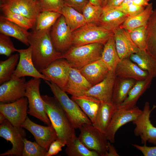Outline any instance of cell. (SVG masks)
I'll list each match as a JSON object with an SVG mask.
<instances>
[{"mask_svg":"<svg viewBox=\"0 0 156 156\" xmlns=\"http://www.w3.org/2000/svg\"><path fill=\"white\" fill-rule=\"evenodd\" d=\"M50 29H35L29 32L28 36L34 65L41 73L52 62L62 58V54L57 52L53 45L50 36Z\"/></svg>","mask_w":156,"mask_h":156,"instance_id":"cell-1","label":"cell"},{"mask_svg":"<svg viewBox=\"0 0 156 156\" xmlns=\"http://www.w3.org/2000/svg\"><path fill=\"white\" fill-rule=\"evenodd\" d=\"M45 111L57 135V140L65 145L76 136L73 126L62 107L55 98L42 96Z\"/></svg>","mask_w":156,"mask_h":156,"instance_id":"cell-2","label":"cell"},{"mask_svg":"<svg viewBox=\"0 0 156 156\" xmlns=\"http://www.w3.org/2000/svg\"><path fill=\"white\" fill-rule=\"evenodd\" d=\"M104 45L94 43L78 46H73L62 54L71 67L79 69L101 58Z\"/></svg>","mask_w":156,"mask_h":156,"instance_id":"cell-3","label":"cell"},{"mask_svg":"<svg viewBox=\"0 0 156 156\" xmlns=\"http://www.w3.org/2000/svg\"><path fill=\"white\" fill-rule=\"evenodd\" d=\"M54 97L61 104L75 129L85 124H92L87 115L79 106L68 96L66 92L53 82L45 81Z\"/></svg>","mask_w":156,"mask_h":156,"instance_id":"cell-4","label":"cell"},{"mask_svg":"<svg viewBox=\"0 0 156 156\" xmlns=\"http://www.w3.org/2000/svg\"><path fill=\"white\" fill-rule=\"evenodd\" d=\"M114 35L113 31L93 23H86L72 32V45L78 46L100 43L104 45Z\"/></svg>","mask_w":156,"mask_h":156,"instance_id":"cell-5","label":"cell"},{"mask_svg":"<svg viewBox=\"0 0 156 156\" xmlns=\"http://www.w3.org/2000/svg\"><path fill=\"white\" fill-rule=\"evenodd\" d=\"M41 79L33 78L26 82L25 97L28 101L29 109L27 113L49 126L51 125L44 109L40 94Z\"/></svg>","mask_w":156,"mask_h":156,"instance_id":"cell-6","label":"cell"},{"mask_svg":"<svg viewBox=\"0 0 156 156\" xmlns=\"http://www.w3.org/2000/svg\"><path fill=\"white\" fill-rule=\"evenodd\" d=\"M79 129L78 137L88 149L97 152L100 156H105L107 152L108 141L105 134L92 124H85Z\"/></svg>","mask_w":156,"mask_h":156,"instance_id":"cell-7","label":"cell"},{"mask_svg":"<svg viewBox=\"0 0 156 156\" xmlns=\"http://www.w3.org/2000/svg\"><path fill=\"white\" fill-rule=\"evenodd\" d=\"M23 128L14 126L6 119L0 124V137L12 144L11 149L1 154L0 156H22L24 147L23 139L26 135Z\"/></svg>","mask_w":156,"mask_h":156,"instance_id":"cell-8","label":"cell"},{"mask_svg":"<svg viewBox=\"0 0 156 156\" xmlns=\"http://www.w3.org/2000/svg\"><path fill=\"white\" fill-rule=\"evenodd\" d=\"M156 107L155 106L151 109L149 102H146L141 114L132 122L135 126L134 130L135 135L140 137L141 143L144 145L148 141L156 145V127L151 124L150 119L151 112Z\"/></svg>","mask_w":156,"mask_h":156,"instance_id":"cell-9","label":"cell"},{"mask_svg":"<svg viewBox=\"0 0 156 156\" xmlns=\"http://www.w3.org/2000/svg\"><path fill=\"white\" fill-rule=\"evenodd\" d=\"M72 32L61 15L50 31L52 42L57 52L62 53L70 47L72 45Z\"/></svg>","mask_w":156,"mask_h":156,"instance_id":"cell-10","label":"cell"},{"mask_svg":"<svg viewBox=\"0 0 156 156\" xmlns=\"http://www.w3.org/2000/svg\"><path fill=\"white\" fill-rule=\"evenodd\" d=\"M28 104L26 97L11 103H1L0 112L13 126L20 127L27 117Z\"/></svg>","mask_w":156,"mask_h":156,"instance_id":"cell-11","label":"cell"},{"mask_svg":"<svg viewBox=\"0 0 156 156\" xmlns=\"http://www.w3.org/2000/svg\"><path fill=\"white\" fill-rule=\"evenodd\" d=\"M142 112V110L136 106L129 109L117 108L105 133L108 140L114 143L116 133L119 129L126 124L135 120Z\"/></svg>","mask_w":156,"mask_h":156,"instance_id":"cell-12","label":"cell"},{"mask_svg":"<svg viewBox=\"0 0 156 156\" xmlns=\"http://www.w3.org/2000/svg\"><path fill=\"white\" fill-rule=\"evenodd\" d=\"M21 127L30 132L36 142L47 151L51 144L57 139L56 132L51 125L47 126L37 124L27 117Z\"/></svg>","mask_w":156,"mask_h":156,"instance_id":"cell-13","label":"cell"},{"mask_svg":"<svg viewBox=\"0 0 156 156\" xmlns=\"http://www.w3.org/2000/svg\"><path fill=\"white\" fill-rule=\"evenodd\" d=\"M19 55L18 64L12 77L17 78L30 76L49 81L48 78L39 72L35 66L32 60L30 46L25 49H17Z\"/></svg>","mask_w":156,"mask_h":156,"instance_id":"cell-14","label":"cell"},{"mask_svg":"<svg viewBox=\"0 0 156 156\" xmlns=\"http://www.w3.org/2000/svg\"><path fill=\"white\" fill-rule=\"evenodd\" d=\"M0 8L7 9L31 20L35 24L39 12L37 0H0Z\"/></svg>","mask_w":156,"mask_h":156,"instance_id":"cell-15","label":"cell"},{"mask_svg":"<svg viewBox=\"0 0 156 156\" xmlns=\"http://www.w3.org/2000/svg\"><path fill=\"white\" fill-rule=\"evenodd\" d=\"M70 67L66 59H59L52 62L41 73L63 90L67 82Z\"/></svg>","mask_w":156,"mask_h":156,"instance_id":"cell-16","label":"cell"},{"mask_svg":"<svg viewBox=\"0 0 156 156\" xmlns=\"http://www.w3.org/2000/svg\"><path fill=\"white\" fill-rule=\"evenodd\" d=\"M26 82L24 77H12L0 86V101L4 103L14 102L25 97Z\"/></svg>","mask_w":156,"mask_h":156,"instance_id":"cell-17","label":"cell"},{"mask_svg":"<svg viewBox=\"0 0 156 156\" xmlns=\"http://www.w3.org/2000/svg\"><path fill=\"white\" fill-rule=\"evenodd\" d=\"M93 86L79 70L70 66L67 83L63 90L72 96L85 95Z\"/></svg>","mask_w":156,"mask_h":156,"instance_id":"cell-18","label":"cell"},{"mask_svg":"<svg viewBox=\"0 0 156 156\" xmlns=\"http://www.w3.org/2000/svg\"><path fill=\"white\" fill-rule=\"evenodd\" d=\"M116 77L114 72L109 71L104 79L93 86L85 95L93 96L101 102H112L113 88Z\"/></svg>","mask_w":156,"mask_h":156,"instance_id":"cell-19","label":"cell"},{"mask_svg":"<svg viewBox=\"0 0 156 156\" xmlns=\"http://www.w3.org/2000/svg\"><path fill=\"white\" fill-rule=\"evenodd\" d=\"M113 31L116 49L121 60L129 57L139 50L126 30L119 27Z\"/></svg>","mask_w":156,"mask_h":156,"instance_id":"cell-20","label":"cell"},{"mask_svg":"<svg viewBox=\"0 0 156 156\" xmlns=\"http://www.w3.org/2000/svg\"><path fill=\"white\" fill-rule=\"evenodd\" d=\"M114 73L116 77L133 79L136 81L144 80L149 75L147 71L141 69L129 57L120 60L116 66Z\"/></svg>","mask_w":156,"mask_h":156,"instance_id":"cell-21","label":"cell"},{"mask_svg":"<svg viewBox=\"0 0 156 156\" xmlns=\"http://www.w3.org/2000/svg\"><path fill=\"white\" fill-rule=\"evenodd\" d=\"M78 70L92 86L104 79L109 71L107 66L101 59L92 62Z\"/></svg>","mask_w":156,"mask_h":156,"instance_id":"cell-22","label":"cell"},{"mask_svg":"<svg viewBox=\"0 0 156 156\" xmlns=\"http://www.w3.org/2000/svg\"><path fill=\"white\" fill-rule=\"evenodd\" d=\"M128 15L115 8H103V11L97 24L106 29L113 31L119 27Z\"/></svg>","mask_w":156,"mask_h":156,"instance_id":"cell-23","label":"cell"},{"mask_svg":"<svg viewBox=\"0 0 156 156\" xmlns=\"http://www.w3.org/2000/svg\"><path fill=\"white\" fill-rule=\"evenodd\" d=\"M153 79L148 75L144 80L136 81L129 91L126 99L117 108L129 109L136 107L137 102L140 97L150 87Z\"/></svg>","mask_w":156,"mask_h":156,"instance_id":"cell-24","label":"cell"},{"mask_svg":"<svg viewBox=\"0 0 156 156\" xmlns=\"http://www.w3.org/2000/svg\"><path fill=\"white\" fill-rule=\"evenodd\" d=\"M0 32L1 34L13 37L29 46L28 36L29 32L28 30L8 20L2 15L0 16Z\"/></svg>","mask_w":156,"mask_h":156,"instance_id":"cell-25","label":"cell"},{"mask_svg":"<svg viewBox=\"0 0 156 156\" xmlns=\"http://www.w3.org/2000/svg\"><path fill=\"white\" fill-rule=\"evenodd\" d=\"M136 81L133 79L116 77L112 101L115 107H117L124 101Z\"/></svg>","mask_w":156,"mask_h":156,"instance_id":"cell-26","label":"cell"},{"mask_svg":"<svg viewBox=\"0 0 156 156\" xmlns=\"http://www.w3.org/2000/svg\"><path fill=\"white\" fill-rule=\"evenodd\" d=\"M116 108L112 102H101L93 125L105 133Z\"/></svg>","mask_w":156,"mask_h":156,"instance_id":"cell-27","label":"cell"},{"mask_svg":"<svg viewBox=\"0 0 156 156\" xmlns=\"http://www.w3.org/2000/svg\"><path fill=\"white\" fill-rule=\"evenodd\" d=\"M71 99L79 106L93 124L101 101L93 96L85 95L78 96H71Z\"/></svg>","mask_w":156,"mask_h":156,"instance_id":"cell-28","label":"cell"},{"mask_svg":"<svg viewBox=\"0 0 156 156\" xmlns=\"http://www.w3.org/2000/svg\"><path fill=\"white\" fill-rule=\"evenodd\" d=\"M129 58L141 69L147 71L153 78L156 77V59L145 50L139 49L137 52L131 54Z\"/></svg>","mask_w":156,"mask_h":156,"instance_id":"cell-29","label":"cell"},{"mask_svg":"<svg viewBox=\"0 0 156 156\" xmlns=\"http://www.w3.org/2000/svg\"><path fill=\"white\" fill-rule=\"evenodd\" d=\"M101 59L109 71L114 73L116 66L121 60L116 49L114 35L104 45Z\"/></svg>","mask_w":156,"mask_h":156,"instance_id":"cell-30","label":"cell"},{"mask_svg":"<svg viewBox=\"0 0 156 156\" xmlns=\"http://www.w3.org/2000/svg\"><path fill=\"white\" fill-rule=\"evenodd\" d=\"M153 10V3H150L141 13L133 17H128L120 27L130 32L146 26Z\"/></svg>","mask_w":156,"mask_h":156,"instance_id":"cell-31","label":"cell"},{"mask_svg":"<svg viewBox=\"0 0 156 156\" xmlns=\"http://www.w3.org/2000/svg\"><path fill=\"white\" fill-rule=\"evenodd\" d=\"M146 51L156 59V9L153 10L146 25Z\"/></svg>","mask_w":156,"mask_h":156,"instance_id":"cell-32","label":"cell"},{"mask_svg":"<svg viewBox=\"0 0 156 156\" xmlns=\"http://www.w3.org/2000/svg\"><path fill=\"white\" fill-rule=\"evenodd\" d=\"M61 14L72 32L86 23L81 13L66 5L62 8Z\"/></svg>","mask_w":156,"mask_h":156,"instance_id":"cell-33","label":"cell"},{"mask_svg":"<svg viewBox=\"0 0 156 156\" xmlns=\"http://www.w3.org/2000/svg\"><path fill=\"white\" fill-rule=\"evenodd\" d=\"M19 59V53L10 55L7 60L0 61V84L10 80L16 68Z\"/></svg>","mask_w":156,"mask_h":156,"instance_id":"cell-34","label":"cell"},{"mask_svg":"<svg viewBox=\"0 0 156 156\" xmlns=\"http://www.w3.org/2000/svg\"><path fill=\"white\" fill-rule=\"evenodd\" d=\"M66 146L65 151L68 156H100L96 152L87 148L76 136Z\"/></svg>","mask_w":156,"mask_h":156,"instance_id":"cell-35","label":"cell"},{"mask_svg":"<svg viewBox=\"0 0 156 156\" xmlns=\"http://www.w3.org/2000/svg\"><path fill=\"white\" fill-rule=\"evenodd\" d=\"M61 15L59 12L52 11L39 12L36 19L35 29L44 30L51 29Z\"/></svg>","mask_w":156,"mask_h":156,"instance_id":"cell-36","label":"cell"},{"mask_svg":"<svg viewBox=\"0 0 156 156\" xmlns=\"http://www.w3.org/2000/svg\"><path fill=\"white\" fill-rule=\"evenodd\" d=\"M2 15L6 19L20 26L27 30L32 29L35 26V23L32 21L25 17L12 12L7 9H1Z\"/></svg>","mask_w":156,"mask_h":156,"instance_id":"cell-37","label":"cell"},{"mask_svg":"<svg viewBox=\"0 0 156 156\" xmlns=\"http://www.w3.org/2000/svg\"><path fill=\"white\" fill-rule=\"evenodd\" d=\"M103 11V8L92 4L89 1L84 6L82 14L86 23L97 24Z\"/></svg>","mask_w":156,"mask_h":156,"instance_id":"cell-38","label":"cell"},{"mask_svg":"<svg viewBox=\"0 0 156 156\" xmlns=\"http://www.w3.org/2000/svg\"><path fill=\"white\" fill-rule=\"evenodd\" d=\"M22 156H45L47 151L36 142H31L25 138Z\"/></svg>","mask_w":156,"mask_h":156,"instance_id":"cell-39","label":"cell"},{"mask_svg":"<svg viewBox=\"0 0 156 156\" xmlns=\"http://www.w3.org/2000/svg\"><path fill=\"white\" fill-rule=\"evenodd\" d=\"M131 38L140 49L146 50V25L128 32Z\"/></svg>","mask_w":156,"mask_h":156,"instance_id":"cell-40","label":"cell"},{"mask_svg":"<svg viewBox=\"0 0 156 156\" xmlns=\"http://www.w3.org/2000/svg\"><path fill=\"white\" fill-rule=\"evenodd\" d=\"M37 0L39 12L48 11L61 14L62 8L65 5L63 0Z\"/></svg>","mask_w":156,"mask_h":156,"instance_id":"cell-41","label":"cell"},{"mask_svg":"<svg viewBox=\"0 0 156 156\" xmlns=\"http://www.w3.org/2000/svg\"><path fill=\"white\" fill-rule=\"evenodd\" d=\"M17 50L9 36L0 33V55L9 57L12 53L17 51Z\"/></svg>","mask_w":156,"mask_h":156,"instance_id":"cell-42","label":"cell"},{"mask_svg":"<svg viewBox=\"0 0 156 156\" xmlns=\"http://www.w3.org/2000/svg\"><path fill=\"white\" fill-rule=\"evenodd\" d=\"M146 7L131 3L126 6L120 5L115 8L127 14L128 17H133L142 12Z\"/></svg>","mask_w":156,"mask_h":156,"instance_id":"cell-43","label":"cell"},{"mask_svg":"<svg viewBox=\"0 0 156 156\" xmlns=\"http://www.w3.org/2000/svg\"><path fill=\"white\" fill-rule=\"evenodd\" d=\"M65 145L60 140H56L50 145L45 156H52L57 155L62 151V148Z\"/></svg>","mask_w":156,"mask_h":156,"instance_id":"cell-44","label":"cell"},{"mask_svg":"<svg viewBox=\"0 0 156 156\" xmlns=\"http://www.w3.org/2000/svg\"><path fill=\"white\" fill-rule=\"evenodd\" d=\"M63 1L65 5L75 9L81 13L84 6L89 2L88 0H63Z\"/></svg>","mask_w":156,"mask_h":156,"instance_id":"cell-45","label":"cell"},{"mask_svg":"<svg viewBox=\"0 0 156 156\" xmlns=\"http://www.w3.org/2000/svg\"><path fill=\"white\" fill-rule=\"evenodd\" d=\"M132 145L140 151L144 156H156V146L153 147L147 146L146 145L141 146L137 144Z\"/></svg>","mask_w":156,"mask_h":156,"instance_id":"cell-46","label":"cell"},{"mask_svg":"<svg viewBox=\"0 0 156 156\" xmlns=\"http://www.w3.org/2000/svg\"><path fill=\"white\" fill-rule=\"evenodd\" d=\"M125 0H106L103 8H116L120 5Z\"/></svg>","mask_w":156,"mask_h":156,"instance_id":"cell-47","label":"cell"},{"mask_svg":"<svg viewBox=\"0 0 156 156\" xmlns=\"http://www.w3.org/2000/svg\"><path fill=\"white\" fill-rule=\"evenodd\" d=\"M108 141L107 151L105 156H119L116 149L112 144Z\"/></svg>","mask_w":156,"mask_h":156,"instance_id":"cell-48","label":"cell"},{"mask_svg":"<svg viewBox=\"0 0 156 156\" xmlns=\"http://www.w3.org/2000/svg\"><path fill=\"white\" fill-rule=\"evenodd\" d=\"M150 0H133L132 3L141 6L146 7L150 3Z\"/></svg>","mask_w":156,"mask_h":156,"instance_id":"cell-49","label":"cell"},{"mask_svg":"<svg viewBox=\"0 0 156 156\" xmlns=\"http://www.w3.org/2000/svg\"><path fill=\"white\" fill-rule=\"evenodd\" d=\"M106 0H89V1L94 5L99 6L102 8L104 6Z\"/></svg>","mask_w":156,"mask_h":156,"instance_id":"cell-50","label":"cell"},{"mask_svg":"<svg viewBox=\"0 0 156 156\" xmlns=\"http://www.w3.org/2000/svg\"><path fill=\"white\" fill-rule=\"evenodd\" d=\"M6 119L5 116L1 113H0V123H1L4 120Z\"/></svg>","mask_w":156,"mask_h":156,"instance_id":"cell-51","label":"cell"}]
</instances>
